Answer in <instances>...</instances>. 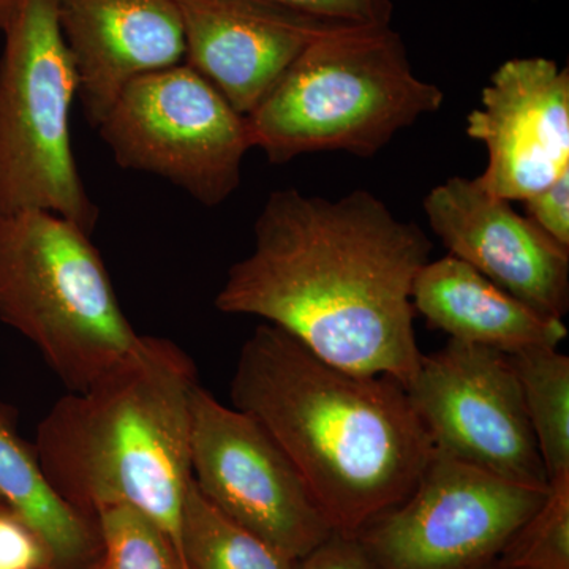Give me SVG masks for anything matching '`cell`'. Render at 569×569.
Wrapping results in <instances>:
<instances>
[{
    "label": "cell",
    "instance_id": "277c9868",
    "mask_svg": "<svg viewBox=\"0 0 569 569\" xmlns=\"http://www.w3.org/2000/svg\"><path fill=\"white\" fill-rule=\"evenodd\" d=\"M443 102L391 26L346 24L310 44L246 121L252 149L274 164L317 152L373 157Z\"/></svg>",
    "mask_w": 569,
    "mask_h": 569
},
{
    "label": "cell",
    "instance_id": "5bb4252c",
    "mask_svg": "<svg viewBox=\"0 0 569 569\" xmlns=\"http://www.w3.org/2000/svg\"><path fill=\"white\" fill-rule=\"evenodd\" d=\"M78 77V100L99 129L130 82L186 58L173 0H54Z\"/></svg>",
    "mask_w": 569,
    "mask_h": 569
},
{
    "label": "cell",
    "instance_id": "2e32d148",
    "mask_svg": "<svg viewBox=\"0 0 569 569\" xmlns=\"http://www.w3.org/2000/svg\"><path fill=\"white\" fill-rule=\"evenodd\" d=\"M0 501L47 542L61 569H84L99 559L97 523L58 496L44 477L33 445L26 443L14 415L0 403Z\"/></svg>",
    "mask_w": 569,
    "mask_h": 569
},
{
    "label": "cell",
    "instance_id": "5b68a950",
    "mask_svg": "<svg viewBox=\"0 0 569 569\" xmlns=\"http://www.w3.org/2000/svg\"><path fill=\"white\" fill-rule=\"evenodd\" d=\"M0 320L70 392L121 369L146 337L122 312L91 234L47 211L0 217Z\"/></svg>",
    "mask_w": 569,
    "mask_h": 569
},
{
    "label": "cell",
    "instance_id": "7402d4cb",
    "mask_svg": "<svg viewBox=\"0 0 569 569\" xmlns=\"http://www.w3.org/2000/svg\"><path fill=\"white\" fill-rule=\"evenodd\" d=\"M313 17L346 24L389 26L392 0H272Z\"/></svg>",
    "mask_w": 569,
    "mask_h": 569
},
{
    "label": "cell",
    "instance_id": "8fae6325",
    "mask_svg": "<svg viewBox=\"0 0 569 569\" xmlns=\"http://www.w3.org/2000/svg\"><path fill=\"white\" fill-rule=\"evenodd\" d=\"M467 134L488 149L479 174L493 197L526 201L569 170V71L546 58L509 59L467 116Z\"/></svg>",
    "mask_w": 569,
    "mask_h": 569
},
{
    "label": "cell",
    "instance_id": "603a6c76",
    "mask_svg": "<svg viewBox=\"0 0 569 569\" xmlns=\"http://www.w3.org/2000/svg\"><path fill=\"white\" fill-rule=\"evenodd\" d=\"M523 208L531 222L569 249V170L546 189L527 198Z\"/></svg>",
    "mask_w": 569,
    "mask_h": 569
},
{
    "label": "cell",
    "instance_id": "83f0119b",
    "mask_svg": "<svg viewBox=\"0 0 569 569\" xmlns=\"http://www.w3.org/2000/svg\"><path fill=\"white\" fill-rule=\"evenodd\" d=\"M0 503H2V501H0Z\"/></svg>",
    "mask_w": 569,
    "mask_h": 569
},
{
    "label": "cell",
    "instance_id": "cb8c5ba5",
    "mask_svg": "<svg viewBox=\"0 0 569 569\" xmlns=\"http://www.w3.org/2000/svg\"><path fill=\"white\" fill-rule=\"evenodd\" d=\"M296 569H376L355 537L335 531L318 546Z\"/></svg>",
    "mask_w": 569,
    "mask_h": 569
},
{
    "label": "cell",
    "instance_id": "484cf974",
    "mask_svg": "<svg viewBox=\"0 0 569 569\" xmlns=\"http://www.w3.org/2000/svg\"><path fill=\"white\" fill-rule=\"evenodd\" d=\"M84 569H102V565H100V560L97 559L96 561H92L89 567H86Z\"/></svg>",
    "mask_w": 569,
    "mask_h": 569
},
{
    "label": "cell",
    "instance_id": "d6986e66",
    "mask_svg": "<svg viewBox=\"0 0 569 569\" xmlns=\"http://www.w3.org/2000/svg\"><path fill=\"white\" fill-rule=\"evenodd\" d=\"M497 563L511 569H569V477L550 482L546 500L516 531Z\"/></svg>",
    "mask_w": 569,
    "mask_h": 569
},
{
    "label": "cell",
    "instance_id": "4316f807",
    "mask_svg": "<svg viewBox=\"0 0 569 569\" xmlns=\"http://www.w3.org/2000/svg\"><path fill=\"white\" fill-rule=\"evenodd\" d=\"M485 569H511V568H505V567H501V565L493 563V565H490V567L485 568Z\"/></svg>",
    "mask_w": 569,
    "mask_h": 569
},
{
    "label": "cell",
    "instance_id": "30bf717a",
    "mask_svg": "<svg viewBox=\"0 0 569 569\" xmlns=\"http://www.w3.org/2000/svg\"><path fill=\"white\" fill-rule=\"evenodd\" d=\"M190 466L206 500L291 560L306 559L335 533L271 433L200 385L192 397Z\"/></svg>",
    "mask_w": 569,
    "mask_h": 569
},
{
    "label": "cell",
    "instance_id": "d4e9b609",
    "mask_svg": "<svg viewBox=\"0 0 569 569\" xmlns=\"http://www.w3.org/2000/svg\"><path fill=\"white\" fill-rule=\"evenodd\" d=\"M18 0H0V32L6 28L7 21H9L11 11L17 6Z\"/></svg>",
    "mask_w": 569,
    "mask_h": 569
},
{
    "label": "cell",
    "instance_id": "7a4b0ae2",
    "mask_svg": "<svg viewBox=\"0 0 569 569\" xmlns=\"http://www.w3.org/2000/svg\"><path fill=\"white\" fill-rule=\"evenodd\" d=\"M230 397L291 459L332 530L350 537L407 498L433 456L399 381L340 369L274 325L246 340Z\"/></svg>",
    "mask_w": 569,
    "mask_h": 569
},
{
    "label": "cell",
    "instance_id": "8992f818",
    "mask_svg": "<svg viewBox=\"0 0 569 569\" xmlns=\"http://www.w3.org/2000/svg\"><path fill=\"white\" fill-rule=\"evenodd\" d=\"M0 58V217L47 211L92 234L99 208L71 148L78 77L54 0H18Z\"/></svg>",
    "mask_w": 569,
    "mask_h": 569
},
{
    "label": "cell",
    "instance_id": "7c38bea8",
    "mask_svg": "<svg viewBox=\"0 0 569 569\" xmlns=\"http://www.w3.org/2000/svg\"><path fill=\"white\" fill-rule=\"evenodd\" d=\"M430 228L449 254L550 317L569 309V249L553 241L478 178H449L422 201Z\"/></svg>",
    "mask_w": 569,
    "mask_h": 569
},
{
    "label": "cell",
    "instance_id": "9c48e42d",
    "mask_svg": "<svg viewBox=\"0 0 569 569\" xmlns=\"http://www.w3.org/2000/svg\"><path fill=\"white\" fill-rule=\"evenodd\" d=\"M406 391L433 451L515 485L549 489L511 356L449 339L421 356Z\"/></svg>",
    "mask_w": 569,
    "mask_h": 569
},
{
    "label": "cell",
    "instance_id": "ffe728a7",
    "mask_svg": "<svg viewBox=\"0 0 569 569\" xmlns=\"http://www.w3.org/2000/svg\"><path fill=\"white\" fill-rule=\"evenodd\" d=\"M102 569H187L173 546L140 512L103 509L93 518Z\"/></svg>",
    "mask_w": 569,
    "mask_h": 569
},
{
    "label": "cell",
    "instance_id": "ac0fdd59",
    "mask_svg": "<svg viewBox=\"0 0 569 569\" xmlns=\"http://www.w3.org/2000/svg\"><path fill=\"white\" fill-rule=\"evenodd\" d=\"M182 549L189 569H296L298 565L224 516L193 481L183 505Z\"/></svg>",
    "mask_w": 569,
    "mask_h": 569
},
{
    "label": "cell",
    "instance_id": "3957f363",
    "mask_svg": "<svg viewBox=\"0 0 569 569\" xmlns=\"http://www.w3.org/2000/svg\"><path fill=\"white\" fill-rule=\"evenodd\" d=\"M197 366L181 347L144 337L140 353L80 392H67L37 427V458L66 503L93 520L130 508L187 565L182 515L192 486L190 421Z\"/></svg>",
    "mask_w": 569,
    "mask_h": 569
},
{
    "label": "cell",
    "instance_id": "6da1fadb",
    "mask_svg": "<svg viewBox=\"0 0 569 569\" xmlns=\"http://www.w3.org/2000/svg\"><path fill=\"white\" fill-rule=\"evenodd\" d=\"M253 234L217 295L220 312L263 318L340 369L410 383L422 356L411 293L432 252L419 224L369 190L328 200L282 189Z\"/></svg>",
    "mask_w": 569,
    "mask_h": 569
},
{
    "label": "cell",
    "instance_id": "52a82bcc",
    "mask_svg": "<svg viewBox=\"0 0 569 569\" xmlns=\"http://www.w3.org/2000/svg\"><path fill=\"white\" fill-rule=\"evenodd\" d=\"M97 130L119 167L167 179L208 208L238 190L252 149L246 116L186 62L130 82Z\"/></svg>",
    "mask_w": 569,
    "mask_h": 569
},
{
    "label": "cell",
    "instance_id": "4fadbf2b",
    "mask_svg": "<svg viewBox=\"0 0 569 569\" xmlns=\"http://www.w3.org/2000/svg\"><path fill=\"white\" fill-rule=\"evenodd\" d=\"M173 2L186 41L183 61L242 116L263 102L310 44L346 26L272 0Z\"/></svg>",
    "mask_w": 569,
    "mask_h": 569
},
{
    "label": "cell",
    "instance_id": "e0dca14e",
    "mask_svg": "<svg viewBox=\"0 0 569 569\" xmlns=\"http://www.w3.org/2000/svg\"><path fill=\"white\" fill-rule=\"evenodd\" d=\"M509 356L550 485L569 477V358L559 350Z\"/></svg>",
    "mask_w": 569,
    "mask_h": 569
},
{
    "label": "cell",
    "instance_id": "ba28073f",
    "mask_svg": "<svg viewBox=\"0 0 569 569\" xmlns=\"http://www.w3.org/2000/svg\"><path fill=\"white\" fill-rule=\"evenodd\" d=\"M548 490L433 451L408 497L355 539L376 569H485L497 563Z\"/></svg>",
    "mask_w": 569,
    "mask_h": 569
},
{
    "label": "cell",
    "instance_id": "9a60e30c",
    "mask_svg": "<svg viewBox=\"0 0 569 569\" xmlns=\"http://www.w3.org/2000/svg\"><path fill=\"white\" fill-rule=\"evenodd\" d=\"M411 301L449 339L507 355L559 350L568 337L561 318L539 312L452 254L419 271Z\"/></svg>",
    "mask_w": 569,
    "mask_h": 569
},
{
    "label": "cell",
    "instance_id": "44dd1931",
    "mask_svg": "<svg viewBox=\"0 0 569 569\" xmlns=\"http://www.w3.org/2000/svg\"><path fill=\"white\" fill-rule=\"evenodd\" d=\"M0 569H61L47 542L0 503Z\"/></svg>",
    "mask_w": 569,
    "mask_h": 569
}]
</instances>
